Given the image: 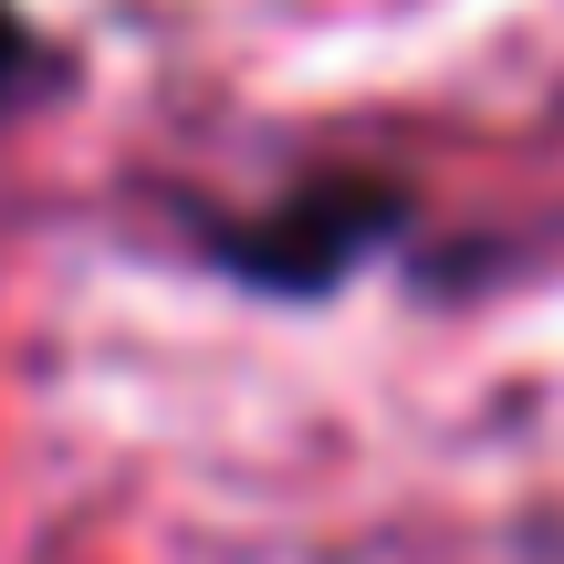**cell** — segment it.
<instances>
[{
	"instance_id": "cell-2",
	"label": "cell",
	"mask_w": 564,
	"mask_h": 564,
	"mask_svg": "<svg viewBox=\"0 0 564 564\" xmlns=\"http://www.w3.org/2000/svg\"><path fill=\"white\" fill-rule=\"evenodd\" d=\"M32 95H42V32L0 0V116H11V105H32Z\"/></svg>"
},
{
	"instance_id": "cell-1",
	"label": "cell",
	"mask_w": 564,
	"mask_h": 564,
	"mask_svg": "<svg viewBox=\"0 0 564 564\" xmlns=\"http://www.w3.org/2000/svg\"><path fill=\"white\" fill-rule=\"evenodd\" d=\"M398 241H408V188L377 167H314L241 220H209V262L251 282L262 303H324Z\"/></svg>"
}]
</instances>
